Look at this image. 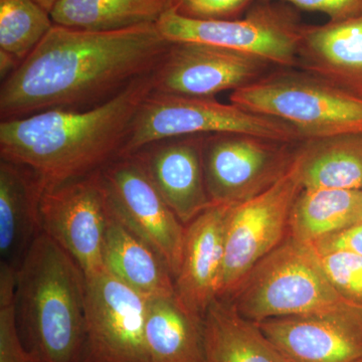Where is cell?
<instances>
[{"label": "cell", "instance_id": "6da1fadb", "mask_svg": "<svg viewBox=\"0 0 362 362\" xmlns=\"http://www.w3.org/2000/svg\"><path fill=\"white\" fill-rule=\"evenodd\" d=\"M170 45L156 23L108 32L54 25L1 82L0 119L101 106L149 77Z\"/></svg>", "mask_w": 362, "mask_h": 362}, {"label": "cell", "instance_id": "7a4b0ae2", "mask_svg": "<svg viewBox=\"0 0 362 362\" xmlns=\"http://www.w3.org/2000/svg\"><path fill=\"white\" fill-rule=\"evenodd\" d=\"M150 76L90 110L1 121L0 158L32 168L45 189L103 170L122 156L136 112L152 90Z\"/></svg>", "mask_w": 362, "mask_h": 362}, {"label": "cell", "instance_id": "3957f363", "mask_svg": "<svg viewBox=\"0 0 362 362\" xmlns=\"http://www.w3.org/2000/svg\"><path fill=\"white\" fill-rule=\"evenodd\" d=\"M16 315L23 344L37 362H83L86 276L42 232L16 271Z\"/></svg>", "mask_w": 362, "mask_h": 362}, {"label": "cell", "instance_id": "277c9868", "mask_svg": "<svg viewBox=\"0 0 362 362\" xmlns=\"http://www.w3.org/2000/svg\"><path fill=\"white\" fill-rule=\"evenodd\" d=\"M230 103L289 124L304 142L362 134V99L306 71L262 76L233 90Z\"/></svg>", "mask_w": 362, "mask_h": 362}, {"label": "cell", "instance_id": "5b68a950", "mask_svg": "<svg viewBox=\"0 0 362 362\" xmlns=\"http://www.w3.org/2000/svg\"><path fill=\"white\" fill-rule=\"evenodd\" d=\"M310 245L287 239L250 271L226 301L254 323L303 315L340 303Z\"/></svg>", "mask_w": 362, "mask_h": 362}, {"label": "cell", "instance_id": "8992f818", "mask_svg": "<svg viewBox=\"0 0 362 362\" xmlns=\"http://www.w3.org/2000/svg\"><path fill=\"white\" fill-rule=\"evenodd\" d=\"M240 133L298 144L303 140L289 124L223 104L216 98L151 90L136 112L122 156L150 143L180 136Z\"/></svg>", "mask_w": 362, "mask_h": 362}, {"label": "cell", "instance_id": "52a82bcc", "mask_svg": "<svg viewBox=\"0 0 362 362\" xmlns=\"http://www.w3.org/2000/svg\"><path fill=\"white\" fill-rule=\"evenodd\" d=\"M300 147L291 168L280 180L249 201L230 207L218 299H230L250 271L289 235L293 204L303 189Z\"/></svg>", "mask_w": 362, "mask_h": 362}, {"label": "cell", "instance_id": "ba28073f", "mask_svg": "<svg viewBox=\"0 0 362 362\" xmlns=\"http://www.w3.org/2000/svg\"><path fill=\"white\" fill-rule=\"evenodd\" d=\"M259 4L244 18L194 20L168 9L157 21L170 42H197L250 54L286 69L298 66L303 26L285 9Z\"/></svg>", "mask_w": 362, "mask_h": 362}, {"label": "cell", "instance_id": "9c48e42d", "mask_svg": "<svg viewBox=\"0 0 362 362\" xmlns=\"http://www.w3.org/2000/svg\"><path fill=\"white\" fill-rule=\"evenodd\" d=\"M240 133L204 135V177L214 204L249 201L275 185L291 168L299 146Z\"/></svg>", "mask_w": 362, "mask_h": 362}, {"label": "cell", "instance_id": "30bf717a", "mask_svg": "<svg viewBox=\"0 0 362 362\" xmlns=\"http://www.w3.org/2000/svg\"><path fill=\"white\" fill-rule=\"evenodd\" d=\"M40 211L42 232L77 262L86 277L105 270L111 204L102 170L45 188Z\"/></svg>", "mask_w": 362, "mask_h": 362}, {"label": "cell", "instance_id": "8fae6325", "mask_svg": "<svg viewBox=\"0 0 362 362\" xmlns=\"http://www.w3.org/2000/svg\"><path fill=\"white\" fill-rule=\"evenodd\" d=\"M148 299L108 271L86 277L83 362H149L144 339Z\"/></svg>", "mask_w": 362, "mask_h": 362}, {"label": "cell", "instance_id": "7c38bea8", "mask_svg": "<svg viewBox=\"0 0 362 362\" xmlns=\"http://www.w3.org/2000/svg\"><path fill=\"white\" fill-rule=\"evenodd\" d=\"M102 175L114 216L157 252L175 279L185 226L132 156L119 157L102 170Z\"/></svg>", "mask_w": 362, "mask_h": 362}, {"label": "cell", "instance_id": "4fadbf2b", "mask_svg": "<svg viewBox=\"0 0 362 362\" xmlns=\"http://www.w3.org/2000/svg\"><path fill=\"white\" fill-rule=\"evenodd\" d=\"M257 324L289 362L362 359V304L343 300L323 310Z\"/></svg>", "mask_w": 362, "mask_h": 362}, {"label": "cell", "instance_id": "5bb4252c", "mask_svg": "<svg viewBox=\"0 0 362 362\" xmlns=\"http://www.w3.org/2000/svg\"><path fill=\"white\" fill-rule=\"evenodd\" d=\"M269 66L264 59L223 47L171 42L150 78L156 92L214 98L251 84Z\"/></svg>", "mask_w": 362, "mask_h": 362}, {"label": "cell", "instance_id": "9a60e30c", "mask_svg": "<svg viewBox=\"0 0 362 362\" xmlns=\"http://www.w3.org/2000/svg\"><path fill=\"white\" fill-rule=\"evenodd\" d=\"M204 135L168 138L130 154L185 226L214 204L204 177Z\"/></svg>", "mask_w": 362, "mask_h": 362}, {"label": "cell", "instance_id": "2e32d148", "mask_svg": "<svg viewBox=\"0 0 362 362\" xmlns=\"http://www.w3.org/2000/svg\"><path fill=\"white\" fill-rule=\"evenodd\" d=\"M232 206L213 204L185 226L175 294L188 311L201 318L220 295L226 221Z\"/></svg>", "mask_w": 362, "mask_h": 362}, {"label": "cell", "instance_id": "e0dca14e", "mask_svg": "<svg viewBox=\"0 0 362 362\" xmlns=\"http://www.w3.org/2000/svg\"><path fill=\"white\" fill-rule=\"evenodd\" d=\"M298 66L362 99V16L303 26Z\"/></svg>", "mask_w": 362, "mask_h": 362}, {"label": "cell", "instance_id": "ac0fdd59", "mask_svg": "<svg viewBox=\"0 0 362 362\" xmlns=\"http://www.w3.org/2000/svg\"><path fill=\"white\" fill-rule=\"evenodd\" d=\"M45 187L32 168L0 160V257L18 271L42 230Z\"/></svg>", "mask_w": 362, "mask_h": 362}, {"label": "cell", "instance_id": "d6986e66", "mask_svg": "<svg viewBox=\"0 0 362 362\" xmlns=\"http://www.w3.org/2000/svg\"><path fill=\"white\" fill-rule=\"evenodd\" d=\"M144 339L149 362H206L204 318L176 294L149 298Z\"/></svg>", "mask_w": 362, "mask_h": 362}, {"label": "cell", "instance_id": "ffe728a7", "mask_svg": "<svg viewBox=\"0 0 362 362\" xmlns=\"http://www.w3.org/2000/svg\"><path fill=\"white\" fill-rule=\"evenodd\" d=\"M105 270L147 298L175 294V278L160 257L114 216L105 235Z\"/></svg>", "mask_w": 362, "mask_h": 362}, {"label": "cell", "instance_id": "44dd1931", "mask_svg": "<svg viewBox=\"0 0 362 362\" xmlns=\"http://www.w3.org/2000/svg\"><path fill=\"white\" fill-rule=\"evenodd\" d=\"M206 362H289L259 329L226 300H214L204 317Z\"/></svg>", "mask_w": 362, "mask_h": 362}, {"label": "cell", "instance_id": "7402d4cb", "mask_svg": "<svg viewBox=\"0 0 362 362\" xmlns=\"http://www.w3.org/2000/svg\"><path fill=\"white\" fill-rule=\"evenodd\" d=\"M362 221V190L302 189L293 204L289 235L304 244Z\"/></svg>", "mask_w": 362, "mask_h": 362}, {"label": "cell", "instance_id": "603a6c76", "mask_svg": "<svg viewBox=\"0 0 362 362\" xmlns=\"http://www.w3.org/2000/svg\"><path fill=\"white\" fill-rule=\"evenodd\" d=\"M300 168L303 189L362 190V134L302 143Z\"/></svg>", "mask_w": 362, "mask_h": 362}, {"label": "cell", "instance_id": "cb8c5ba5", "mask_svg": "<svg viewBox=\"0 0 362 362\" xmlns=\"http://www.w3.org/2000/svg\"><path fill=\"white\" fill-rule=\"evenodd\" d=\"M168 9L170 0H62L51 16L54 25L108 32L156 23Z\"/></svg>", "mask_w": 362, "mask_h": 362}, {"label": "cell", "instance_id": "d4e9b609", "mask_svg": "<svg viewBox=\"0 0 362 362\" xmlns=\"http://www.w3.org/2000/svg\"><path fill=\"white\" fill-rule=\"evenodd\" d=\"M51 13L35 0H0V49L21 63L54 26Z\"/></svg>", "mask_w": 362, "mask_h": 362}, {"label": "cell", "instance_id": "484cf974", "mask_svg": "<svg viewBox=\"0 0 362 362\" xmlns=\"http://www.w3.org/2000/svg\"><path fill=\"white\" fill-rule=\"evenodd\" d=\"M16 271L0 263V362H37L23 344L16 315Z\"/></svg>", "mask_w": 362, "mask_h": 362}, {"label": "cell", "instance_id": "4316f807", "mask_svg": "<svg viewBox=\"0 0 362 362\" xmlns=\"http://www.w3.org/2000/svg\"><path fill=\"white\" fill-rule=\"evenodd\" d=\"M319 258L324 273L338 294L347 301L362 304V256L333 252Z\"/></svg>", "mask_w": 362, "mask_h": 362}, {"label": "cell", "instance_id": "83f0119b", "mask_svg": "<svg viewBox=\"0 0 362 362\" xmlns=\"http://www.w3.org/2000/svg\"><path fill=\"white\" fill-rule=\"evenodd\" d=\"M252 0H170V9L194 20H235Z\"/></svg>", "mask_w": 362, "mask_h": 362}, {"label": "cell", "instance_id": "f1b7e54d", "mask_svg": "<svg viewBox=\"0 0 362 362\" xmlns=\"http://www.w3.org/2000/svg\"><path fill=\"white\" fill-rule=\"evenodd\" d=\"M308 245L318 256L333 252H349L362 256V221L320 238Z\"/></svg>", "mask_w": 362, "mask_h": 362}, {"label": "cell", "instance_id": "f546056e", "mask_svg": "<svg viewBox=\"0 0 362 362\" xmlns=\"http://www.w3.org/2000/svg\"><path fill=\"white\" fill-rule=\"evenodd\" d=\"M273 1V0H261ZM300 9L317 11L329 16L331 21L347 20L362 16V0H278Z\"/></svg>", "mask_w": 362, "mask_h": 362}, {"label": "cell", "instance_id": "4dcf8cb0", "mask_svg": "<svg viewBox=\"0 0 362 362\" xmlns=\"http://www.w3.org/2000/svg\"><path fill=\"white\" fill-rule=\"evenodd\" d=\"M21 63L13 54L0 49V78L1 82L11 77L16 71Z\"/></svg>", "mask_w": 362, "mask_h": 362}, {"label": "cell", "instance_id": "1f68e13d", "mask_svg": "<svg viewBox=\"0 0 362 362\" xmlns=\"http://www.w3.org/2000/svg\"><path fill=\"white\" fill-rule=\"evenodd\" d=\"M37 4H40L42 8L45 9L47 13H51L54 7L61 2L62 0H35Z\"/></svg>", "mask_w": 362, "mask_h": 362}, {"label": "cell", "instance_id": "d6a6232c", "mask_svg": "<svg viewBox=\"0 0 362 362\" xmlns=\"http://www.w3.org/2000/svg\"><path fill=\"white\" fill-rule=\"evenodd\" d=\"M356 362H362V359H361V361H356Z\"/></svg>", "mask_w": 362, "mask_h": 362}]
</instances>
